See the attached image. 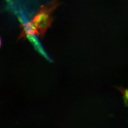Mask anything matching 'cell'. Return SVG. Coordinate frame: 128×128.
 I'll return each mask as SVG.
<instances>
[{
    "mask_svg": "<svg viewBox=\"0 0 128 128\" xmlns=\"http://www.w3.org/2000/svg\"><path fill=\"white\" fill-rule=\"evenodd\" d=\"M60 5L58 0H53L48 4L42 5L30 22L22 26V32L19 38H28L36 48L40 45L36 36L43 38L53 20L52 14Z\"/></svg>",
    "mask_w": 128,
    "mask_h": 128,
    "instance_id": "6da1fadb",
    "label": "cell"
},
{
    "mask_svg": "<svg viewBox=\"0 0 128 128\" xmlns=\"http://www.w3.org/2000/svg\"><path fill=\"white\" fill-rule=\"evenodd\" d=\"M1 44H2V41H1L0 38V46H1Z\"/></svg>",
    "mask_w": 128,
    "mask_h": 128,
    "instance_id": "7a4b0ae2",
    "label": "cell"
}]
</instances>
